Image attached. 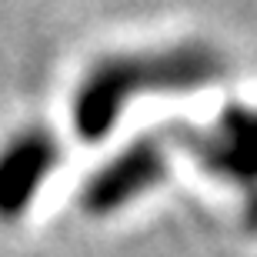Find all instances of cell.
Listing matches in <instances>:
<instances>
[{"label":"cell","mask_w":257,"mask_h":257,"mask_svg":"<svg viewBox=\"0 0 257 257\" xmlns=\"http://www.w3.org/2000/svg\"><path fill=\"white\" fill-rule=\"evenodd\" d=\"M224 77V57L210 44H177L144 54H110L84 74L74 94V127L84 141H104L131 97L194 90Z\"/></svg>","instance_id":"6da1fadb"},{"label":"cell","mask_w":257,"mask_h":257,"mask_svg":"<svg viewBox=\"0 0 257 257\" xmlns=\"http://www.w3.org/2000/svg\"><path fill=\"white\" fill-rule=\"evenodd\" d=\"M177 147L204 164L210 174L247 191V224L257 227V110L230 104L210 127L174 124L167 131Z\"/></svg>","instance_id":"7a4b0ae2"},{"label":"cell","mask_w":257,"mask_h":257,"mask_svg":"<svg viewBox=\"0 0 257 257\" xmlns=\"http://www.w3.org/2000/svg\"><path fill=\"white\" fill-rule=\"evenodd\" d=\"M167 174V151L157 137H141V141L127 144L114 161H107L94 177H87L84 191H80V207L90 217H107L141 197L164 181Z\"/></svg>","instance_id":"3957f363"},{"label":"cell","mask_w":257,"mask_h":257,"mask_svg":"<svg viewBox=\"0 0 257 257\" xmlns=\"http://www.w3.org/2000/svg\"><path fill=\"white\" fill-rule=\"evenodd\" d=\"M60 147L44 127H27L0 147V220L14 224L30 210L54 167Z\"/></svg>","instance_id":"277c9868"}]
</instances>
